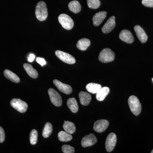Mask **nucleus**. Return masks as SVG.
Returning a JSON list of instances; mask_svg holds the SVG:
<instances>
[{"label":"nucleus","mask_w":153,"mask_h":153,"mask_svg":"<svg viewBox=\"0 0 153 153\" xmlns=\"http://www.w3.org/2000/svg\"><path fill=\"white\" fill-rule=\"evenodd\" d=\"M35 13L36 18L39 21L43 22L46 20L48 17V10L46 3L42 1L38 2L36 5Z\"/></svg>","instance_id":"1"},{"label":"nucleus","mask_w":153,"mask_h":153,"mask_svg":"<svg viewBox=\"0 0 153 153\" xmlns=\"http://www.w3.org/2000/svg\"><path fill=\"white\" fill-rule=\"evenodd\" d=\"M128 103L131 112L135 116L139 115L141 112L142 106L138 98L135 96H131L128 98Z\"/></svg>","instance_id":"2"},{"label":"nucleus","mask_w":153,"mask_h":153,"mask_svg":"<svg viewBox=\"0 0 153 153\" xmlns=\"http://www.w3.org/2000/svg\"><path fill=\"white\" fill-rule=\"evenodd\" d=\"M114 52L109 48H105L100 52L99 55V60L103 63H108L114 60Z\"/></svg>","instance_id":"3"},{"label":"nucleus","mask_w":153,"mask_h":153,"mask_svg":"<svg viewBox=\"0 0 153 153\" xmlns=\"http://www.w3.org/2000/svg\"><path fill=\"white\" fill-rule=\"evenodd\" d=\"M58 21L62 27L67 30H70L74 27V23L72 19L65 14H62L58 17Z\"/></svg>","instance_id":"4"},{"label":"nucleus","mask_w":153,"mask_h":153,"mask_svg":"<svg viewBox=\"0 0 153 153\" xmlns=\"http://www.w3.org/2000/svg\"><path fill=\"white\" fill-rule=\"evenodd\" d=\"M10 104L13 108L21 113H25L27 109V104L20 99H13L10 102Z\"/></svg>","instance_id":"5"},{"label":"nucleus","mask_w":153,"mask_h":153,"mask_svg":"<svg viewBox=\"0 0 153 153\" xmlns=\"http://www.w3.org/2000/svg\"><path fill=\"white\" fill-rule=\"evenodd\" d=\"M55 55L59 59L64 63L69 64H73L76 62L75 59L73 56L63 51L57 50L55 52Z\"/></svg>","instance_id":"6"},{"label":"nucleus","mask_w":153,"mask_h":153,"mask_svg":"<svg viewBox=\"0 0 153 153\" xmlns=\"http://www.w3.org/2000/svg\"><path fill=\"white\" fill-rule=\"evenodd\" d=\"M48 94L52 104L57 107H60L62 105V98L56 91L52 88H49L48 90Z\"/></svg>","instance_id":"7"},{"label":"nucleus","mask_w":153,"mask_h":153,"mask_svg":"<svg viewBox=\"0 0 153 153\" xmlns=\"http://www.w3.org/2000/svg\"><path fill=\"white\" fill-rule=\"evenodd\" d=\"M117 143L116 135L114 133H111L108 135L105 141V147L106 151L111 152L114 149Z\"/></svg>","instance_id":"8"},{"label":"nucleus","mask_w":153,"mask_h":153,"mask_svg":"<svg viewBox=\"0 0 153 153\" xmlns=\"http://www.w3.org/2000/svg\"><path fill=\"white\" fill-rule=\"evenodd\" d=\"M109 126L108 121L105 120H100L95 122L94 125V129L97 133L103 132L106 130Z\"/></svg>","instance_id":"9"},{"label":"nucleus","mask_w":153,"mask_h":153,"mask_svg":"<svg viewBox=\"0 0 153 153\" xmlns=\"http://www.w3.org/2000/svg\"><path fill=\"white\" fill-rule=\"evenodd\" d=\"M53 83L58 88V90L62 92V93L66 94H69L72 92V88L70 85H68V84L62 83V82L57 79H54L53 80Z\"/></svg>","instance_id":"10"},{"label":"nucleus","mask_w":153,"mask_h":153,"mask_svg":"<svg viewBox=\"0 0 153 153\" xmlns=\"http://www.w3.org/2000/svg\"><path fill=\"white\" fill-rule=\"evenodd\" d=\"M97 142V139L93 134H90L84 137L81 141V145L84 148L91 146Z\"/></svg>","instance_id":"11"},{"label":"nucleus","mask_w":153,"mask_h":153,"mask_svg":"<svg viewBox=\"0 0 153 153\" xmlns=\"http://www.w3.org/2000/svg\"><path fill=\"white\" fill-rule=\"evenodd\" d=\"M115 19V17L112 16L108 20L102 28V33H105V34L109 33L114 29L116 25Z\"/></svg>","instance_id":"12"},{"label":"nucleus","mask_w":153,"mask_h":153,"mask_svg":"<svg viewBox=\"0 0 153 153\" xmlns=\"http://www.w3.org/2000/svg\"><path fill=\"white\" fill-rule=\"evenodd\" d=\"M119 38L122 41L128 44H132L134 41L132 34L130 31L128 30H122L120 34Z\"/></svg>","instance_id":"13"},{"label":"nucleus","mask_w":153,"mask_h":153,"mask_svg":"<svg viewBox=\"0 0 153 153\" xmlns=\"http://www.w3.org/2000/svg\"><path fill=\"white\" fill-rule=\"evenodd\" d=\"M134 30L140 42L142 43H146L148 40V36L143 29L140 26L137 25L135 26Z\"/></svg>","instance_id":"14"},{"label":"nucleus","mask_w":153,"mask_h":153,"mask_svg":"<svg viewBox=\"0 0 153 153\" xmlns=\"http://www.w3.org/2000/svg\"><path fill=\"white\" fill-rule=\"evenodd\" d=\"M106 15L105 11H101L95 14L93 18L94 25L96 27L99 26L105 19Z\"/></svg>","instance_id":"15"},{"label":"nucleus","mask_w":153,"mask_h":153,"mask_svg":"<svg viewBox=\"0 0 153 153\" xmlns=\"http://www.w3.org/2000/svg\"><path fill=\"white\" fill-rule=\"evenodd\" d=\"M79 97L80 103L84 106L88 105L91 101V95L87 92L81 91L79 92Z\"/></svg>","instance_id":"16"},{"label":"nucleus","mask_w":153,"mask_h":153,"mask_svg":"<svg viewBox=\"0 0 153 153\" xmlns=\"http://www.w3.org/2000/svg\"><path fill=\"white\" fill-rule=\"evenodd\" d=\"M23 66L26 72L30 77L34 79H36L38 77V72L36 69L33 68L32 65L28 63H25Z\"/></svg>","instance_id":"17"},{"label":"nucleus","mask_w":153,"mask_h":153,"mask_svg":"<svg viewBox=\"0 0 153 153\" xmlns=\"http://www.w3.org/2000/svg\"><path fill=\"white\" fill-rule=\"evenodd\" d=\"M91 41L87 38H82L77 42L76 47L81 51H85L89 47Z\"/></svg>","instance_id":"18"},{"label":"nucleus","mask_w":153,"mask_h":153,"mask_svg":"<svg viewBox=\"0 0 153 153\" xmlns=\"http://www.w3.org/2000/svg\"><path fill=\"white\" fill-rule=\"evenodd\" d=\"M110 91L109 88L102 87L99 91L96 94V98L98 101H103L108 94Z\"/></svg>","instance_id":"19"},{"label":"nucleus","mask_w":153,"mask_h":153,"mask_svg":"<svg viewBox=\"0 0 153 153\" xmlns=\"http://www.w3.org/2000/svg\"><path fill=\"white\" fill-rule=\"evenodd\" d=\"M4 75L7 79H10L12 82L16 83H19L20 82V79L19 76L8 69H6L4 70Z\"/></svg>","instance_id":"20"},{"label":"nucleus","mask_w":153,"mask_h":153,"mask_svg":"<svg viewBox=\"0 0 153 153\" xmlns=\"http://www.w3.org/2000/svg\"><path fill=\"white\" fill-rule=\"evenodd\" d=\"M67 105L71 112L76 113L78 111V105L76 100L74 98L68 99L67 102Z\"/></svg>","instance_id":"21"},{"label":"nucleus","mask_w":153,"mask_h":153,"mask_svg":"<svg viewBox=\"0 0 153 153\" xmlns=\"http://www.w3.org/2000/svg\"><path fill=\"white\" fill-rule=\"evenodd\" d=\"M68 8L74 13H79L81 10V7L78 1H73L68 4Z\"/></svg>","instance_id":"22"},{"label":"nucleus","mask_w":153,"mask_h":153,"mask_svg":"<svg viewBox=\"0 0 153 153\" xmlns=\"http://www.w3.org/2000/svg\"><path fill=\"white\" fill-rule=\"evenodd\" d=\"M101 85L97 83H88L86 86V90L91 93L97 94L101 89Z\"/></svg>","instance_id":"23"},{"label":"nucleus","mask_w":153,"mask_h":153,"mask_svg":"<svg viewBox=\"0 0 153 153\" xmlns=\"http://www.w3.org/2000/svg\"><path fill=\"white\" fill-rule=\"evenodd\" d=\"M63 128L65 131L71 134H74L76 131L75 126L74 124L71 122L64 121Z\"/></svg>","instance_id":"24"},{"label":"nucleus","mask_w":153,"mask_h":153,"mask_svg":"<svg viewBox=\"0 0 153 153\" xmlns=\"http://www.w3.org/2000/svg\"><path fill=\"white\" fill-rule=\"evenodd\" d=\"M58 138L61 142H69L72 139V136L66 131H60L58 134Z\"/></svg>","instance_id":"25"},{"label":"nucleus","mask_w":153,"mask_h":153,"mask_svg":"<svg viewBox=\"0 0 153 153\" xmlns=\"http://www.w3.org/2000/svg\"><path fill=\"white\" fill-rule=\"evenodd\" d=\"M52 131H53V127L52 124L50 123H47L45 124L43 129L42 135L44 138L49 137L52 134Z\"/></svg>","instance_id":"26"},{"label":"nucleus","mask_w":153,"mask_h":153,"mask_svg":"<svg viewBox=\"0 0 153 153\" xmlns=\"http://www.w3.org/2000/svg\"><path fill=\"white\" fill-rule=\"evenodd\" d=\"M38 133L36 129H33L30 134V142L32 145L37 143L38 140Z\"/></svg>","instance_id":"27"},{"label":"nucleus","mask_w":153,"mask_h":153,"mask_svg":"<svg viewBox=\"0 0 153 153\" xmlns=\"http://www.w3.org/2000/svg\"><path fill=\"white\" fill-rule=\"evenodd\" d=\"M99 0H87V4L91 9H97L100 6Z\"/></svg>","instance_id":"28"},{"label":"nucleus","mask_w":153,"mask_h":153,"mask_svg":"<svg viewBox=\"0 0 153 153\" xmlns=\"http://www.w3.org/2000/svg\"><path fill=\"white\" fill-rule=\"evenodd\" d=\"M62 151L64 153H74V149L69 145H64L62 147Z\"/></svg>","instance_id":"29"},{"label":"nucleus","mask_w":153,"mask_h":153,"mask_svg":"<svg viewBox=\"0 0 153 153\" xmlns=\"http://www.w3.org/2000/svg\"><path fill=\"white\" fill-rule=\"evenodd\" d=\"M142 3L145 7H153V0H142Z\"/></svg>","instance_id":"30"},{"label":"nucleus","mask_w":153,"mask_h":153,"mask_svg":"<svg viewBox=\"0 0 153 153\" xmlns=\"http://www.w3.org/2000/svg\"><path fill=\"white\" fill-rule=\"evenodd\" d=\"M5 139L4 131L1 127H0V143H2Z\"/></svg>","instance_id":"31"},{"label":"nucleus","mask_w":153,"mask_h":153,"mask_svg":"<svg viewBox=\"0 0 153 153\" xmlns=\"http://www.w3.org/2000/svg\"><path fill=\"white\" fill-rule=\"evenodd\" d=\"M36 61L37 63H39L41 66H44L47 64V62L44 58H42V57H38L36 58Z\"/></svg>","instance_id":"32"},{"label":"nucleus","mask_w":153,"mask_h":153,"mask_svg":"<svg viewBox=\"0 0 153 153\" xmlns=\"http://www.w3.org/2000/svg\"><path fill=\"white\" fill-rule=\"evenodd\" d=\"M35 58V55L33 54H30L28 57V61L29 62H33Z\"/></svg>","instance_id":"33"},{"label":"nucleus","mask_w":153,"mask_h":153,"mask_svg":"<svg viewBox=\"0 0 153 153\" xmlns=\"http://www.w3.org/2000/svg\"><path fill=\"white\" fill-rule=\"evenodd\" d=\"M151 153H153V149L152 150V152H151Z\"/></svg>","instance_id":"34"},{"label":"nucleus","mask_w":153,"mask_h":153,"mask_svg":"<svg viewBox=\"0 0 153 153\" xmlns=\"http://www.w3.org/2000/svg\"><path fill=\"white\" fill-rule=\"evenodd\" d=\"M152 80H153V78Z\"/></svg>","instance_id":"35"}]
</instances>
